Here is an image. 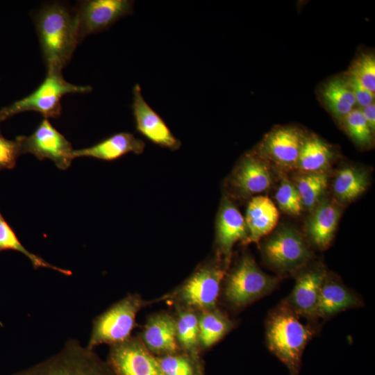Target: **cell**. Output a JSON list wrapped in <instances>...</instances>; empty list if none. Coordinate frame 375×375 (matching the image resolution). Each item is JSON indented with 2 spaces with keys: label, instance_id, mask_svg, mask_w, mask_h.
I'll return each instance as SVG.
<instances>
[{
  "label": "cell",
  "instance_id": "cell-1",
  "mask_svg": "<svg viewBox=\"0 0 375 375\" xmlns=\"http://www.w3.org/2000/svg\"><path fill=\"white\" fill-rule=\"evenodd\" d=\"M34 22L47 71H62L79 43L75 10L60 2L48 3L36 12Z\"/></svg>",
  "mask_w": 375,
  "mask_h": 375
},
{
  "label": "cell",
  "instance_id": "cell-2",
  "mask_svg": "<svg viewBox=\"0 0 375 375\" xmlns=\"http://www.w3.org/2000/svg\"><path fill=\"white\" fill-rule=\"evenodd\" d=\"M300 319L281 303L266 321L267 346L290 375H299L304 349L317 331L315 323H304Z\"/></svg>",
  "mask_w": 375,
  "mask_h": 375
},
{
  "label": "cell",
  "instance_id": "cell-3",
  "mask_svg": "<svg viewBox=\"0 0 375 375\" xmlns=\"http://www.w3.org/2000/svg\"><path fill=\"white\" fill-rule=\"evenodd\" d=\"M90 85H76L68 83L62 71H47L42 83L29 95L0 110V122L22 112L36 111L44 118H58L61 115V99L71 93H88Z\"/></svg>",
  "mask_w": 375,
  "mask_h": 375
},
{
  "label": "cell",
  "instance_id": "cell-4",
  "mask_svg": "<svg viewBox=\"0 0 375 375\" xmlns=\"http://www.w3.org/2000/svg\"><path fill=\"white\" fill-rule=\"evenodd\" d=\"M280 281L265 273L251 256L244 255L226 276L224 296L234 308H243L273 292Z\"/></svg>",
  "mask_w": 375,
  "mask_h": 375
},
{
  "label": "cell",
  "instance_id": "cell-5",
  "mask_svg": "<svg viewBox=\"0 0 375 375\" xmlns=\"http://www.w3.org/2000/svg\"><path fill=\"white\" fill-rule=\"evenodd\" d=\"M14 375H115L107 362L75 340L56 355Z\"/></svg>",
  "mask_w": 375,
  "mask_h": 375
},
{
  "label": "cell",
  "instance_id": "cell-6",
  "mask_svg": "<svg viewBox=\"0 0 375 375\" xmlns=\"http://www.w3.org/2000/svg\"><path fill=\"white\" fill-rule=\"evenodd\" d=\"M144 304L138 294H129L97 316L87 348L93 350L101 344L112 346L130 338L137 313Z\"/></svg>",
  "mask_w": 375,
  "mask_h": 375
},
{
  "label": "cell",
  "instance_id": "cell-7",
  "mask_svg": "<svg viewBox=\"0 0 375 375\" xmlns=\"http://www.w3.org/2000/svg\"><path fill=\"white\" fill-rule=\"evenodd\" d=\"M261 251L265 262L279 274L297 273L312 258L303 238L289 227H281L265 240Z\"/></svg>",
  "mask_w": 375,
  "mask_h": 375
},
{
  "label": "cell",
  "instance_id": "cell-8",
  "mask_svg": "<svg viewBox=\"0 0 375 375\" xmlns=\"http://www.w3.org/2000/svg\"><path fill=\"white\" fill-rule=\"evenodd\" d=\"M226 267L215 263L199 267L172 294L184 307L200 312L216 308Z\"/></svg>",
  "mask_w": 375,
  "mask_h": 375
},
{
  "label": "cell",
  "instance_id": "cell-9",
  "mask_svg": "<svg viewBox=\"0 0 375 375\" xmlns=\"http://www.w3.org/2000/svg\"><path fill=\"white\" fill-rule=\"evenodd\" d=\"M21 153L34 155L38 160L49 159L61 170L69 167L75 158L71 143L44 118L28 136H17Z\"/></svg>",
  "mask_w": 375,
  "mask_h": 375
},
{
  "label": "cell",
  "instance_id": "cell-10",
  "mask_svg": "<svg viewBox=\"0 0 375 375\" xmlns=\"http://www.w3.org/2000/svg\"><path fill=\"white\" fill-rule=\"evenodd\" d=\"M134 1L86 0L78 3L79 43L87 36L108 30L120 19L133 13Z\"/></svg>",
  "mask_w": 375,
  "mask_h": 375
},
{
  "label": "cell",
  "instance_id": "cell-11",
  "mask_svg": "<svg viewBox=\"0 0 375 375\" xmlns=\"http://www.w3.org/2000/svg\"><path fill=\"white\" fill-rule=\"evenodd\" d=\"M107 363L115 375H164L156 357L137 338L112 345Z\"/></svg>",
  "mask_w": 375,
  "mask_h": 375
},
{
  "label": "cell",
  "instance_id": "cell-12",
  "mask_svg": "<svg viewBox=\"0 0 375 375\" xmlns=\"http://www.w3.org/2000/svg\"><path fill=\"white\" fill-rule=\"evenodd\" d=\"M306 267L297 273L292 292L281 303L300 318L316 323L319 293L327 271L322 266Z\"/></svg>",
  "mask_w": 375,
  "mask_h": 375
},
{
  "label": "cell",
  "instance_id": "cell-13",
  "mask_svg": "<svg viewBox=\"0 0 375 375\" xmlns=\"http://www.w3.org/2000/svg\"><path fill=\"white\" fill-rule=\"evenodd\" d=\"M131 104L138 132L151 142L170 150H176L181 142L175 138L162 118L146 101L140 85L133 88Z\"/></svg>",
  "mask_w": 375,
  "mask_h": 375
},
{
  "label": "cell",
  "instance_id": "cell-14",
  "mask_svg": "<svg viewBox=\"0 0 375 375\" xmlns=\"http://www.w3.org/2000/svg\"><path fill=\"white\" fill-rule=\"evenodd\" d=\"M248 232L244 218L236 206L228 199L222 201L216 224V242L218 251L227 268L235 243H247Z\"/></svg>",
  "mask_w": 375,
  "mask_h": 375
},
{
  "label": "cell",
  "instance_id": "cell-15",
  "mask_svg": "<svg viewBox=\"0 0 375 375\" xmlns=\"http://www.w3.org/2000/svg\"><path fill=\"white\" fill-rule=\"evenodd\" d=\"M272 181V174L267 163L253 154L243 156L231 178L233 190L243 197L267 190Z\"/></svg>",
  "mask_w": 375,
  "mask_h": 375
},
{
  "label": "cell",
  "instance_id": "cell-16",
  "mask_svg": "<svg viewBox=\"0 0 375 375\" xmlns=\"http://www.w3.org/2000/svg\"><path fill=\"white\" fill-rule=\"evenodd\" d=\"M361 297L347 287L338 278L326 272L317 305V319H328L349 309L362 307Z\"/></svg>",
  "mask_w": 375,
  "mask_h": 375
},
{
  "label": "cell",
  "instance_id": "cell-17",
  "mask_svg": "<svg viewBox=\"0 0 375 375\" xmlns=\"http://www.w3.org/2000/svg\"><path fill=\"white\" fill-rule=\"evenodd\" d=\"M142 342L155 356L178 353L176 319L166 312L150 316L142 333Z\"/></svg>",
  "mask_w": 375,
  "mask_h": 375
},
{
  "label": "cell",
  "instance_id": "cell-18",
  "mask_svg": "<svg viewBox=\"0 0 375 375\" xmlns=\"http://www.w3.org/2000/svg\"><path fill=\"white\" fill-rule=\"evenodd\" d=\"M303 141V138L296 129L280 128L265 138L262 153L276 164L292 167L297 165Z\"/></svg>",
  "mask_w": 375,
  "mask_h": 375
},
{
  "label": "cell",
  "instance_id": "cell-19",
  "mask_svg": "<svg viewBox=\"0 0 375 375\" xmlns=\"http://www.w3.org/2000/svg\"><path fill=\"white\" fill-rule=\"evenodd\" d=\"M340 217V209L333 201L320 202L306 224V234L311 244L319 250L331 244Z\"/></svg>",
  "mask_w": 375,
  "mask_h": 375
},
{
  "label": "cell",
  "instance_id": "cell-20",
  "mask_svg": "<svg viewBox=\"0 0 375 375\" xmlns=\"http://www.w3.org/2000/svg\"><path fill=\"white\" fill-rule=\"evenodd\" d=\"M145 143L141 139L126 132L118 133L99 142L92 147L74 151V158L92 157L102 160L111 161L122 156L144 151Z\"/></svg>",
  "mask_w": 375,
  "mask_h": 375
},
{
  "label": "cell",
  "instance_id": "cell-21",
  "mask_svg": "<svg viewBox=\"0 0 375 375\" xmlns=\"http://www.w3.org/2000/svg\"><path fill=\"white\" fill-rule=\"evenodd\" d=\"M279 212L267 196H256L249 201L244 218L248 232L247 243L258 242L276 226Z\"/></svg>",
  "mask_w": 375,
  "mask_h": 375
},
{
  "label": "cell",
  "instance_id": "cell-22",
  "mask_svg": "<svg viewBox=\"0 0 375 375\" xmlns=\"http://www.w3.org/2000/svg\"><path fill=\"white\" fill-rule=\"evenodd\" d=\"M235 326L233 321L217 308L199 315V346L207 349L223 338Z\"/></svg>",
  "mask_w": 375,
  "mask_h": 375
},
{
  "label": "cell",
  "instance_id": "cell-23",
  "mask_svg": "<svg viewBox=\"0 0 375 375\" xmlns=\"http://www.w3.org/2000/svg\"><path fill=\"white\" fill-rule=\"evenodd\" d=\"M333 157L331 148L317 137L303 139L297 167L303 173L324 172Z\"/></svg>",
  "mask_w": 375,
  "mask_h": 375
},
{
  "label": "cell",
  "instance_id": "cell-24",
  "mask_svg": "<svg viewBox=\"0 0 375 375\" xmlns=\"http://www.w3.org/2000/svg\"><path fill=\"white\" fill-rule=\"evenodd\" d=\"M369 185L367 173L353 167L338 172L333 184V193L340 202H351L362 194Z\"/></svg>",
  "mask_w": 375,
  "mask_h": 375
},
{
  "label": "cell",
  "instance_id": "cell-25",
  "mask_svg": "<svg viewBox=\"0 0 375 375\" xmlns=\"http://www.w3.org/2000/svg\"><path fill=\"white\" fill-rule=\"evenodd\" d=\"M322 95L329 110L338 118H344L356 103L351 88L342 78L328 82L323 88Z\"/></svg>",
  "mask_w": 375,
  "mask_h": 375
},
{
  "label": "cell",
  "instance_id": "cell-26",
  "mask_svg": "<svg viewBox=\"0 0 375 375\" xmlns=\"http://www.w3.org/2000/svg\"><path fill=\"white\" fill-rule=\"evenodd\" d=\"M176 338L180 347L186 353L198 358L199 340V314L195 310L182 308L178 310L176 319Z\"/></svg>",
  "mask_w": 375,
  "mask_h": 375
},
{
  "label": "cell",
  "instance_id": "cell-27",
  "mask_svg": "<svg viewBox=\"0 0 375 375\" xmlns=\"http://www.w3.org/2000/svg\"><path fill=\"white\" fill-rule=\"evenodd\" d=\"M328 184L325 172L303 173L295 181V188L303 208L314 210L321 202Z\"/></svg>",
  "mask_w": 375,
  "mask_h": 375
},
{
  "label": "cell",
  "instance_id": "cell-28",
  "mask_svg": "<svg viewBox=\"0 0 375 375\" xmlns=\"http://www.w3.org/2000/svg\"><path fill=\"white\" fill-rule=\"evenodd\" d=\"M5 250H14L23 253L30 260L35 269L49 268L67 276L72 274L71 271L52 265L40 256L28 251L0 212V251Z\"/></svg>",
  "mask_w": 375,
  "mask_h": 375
},
{
  "label": "cell",
  "instance_id": "cell-29",
  "mask_svg": "<svg viewBox=\"0 0 375 375\" xmlns=\"http://www.w3.org/2000/svg\"><path fill=\"white\" fill-rule=\"evenodd\" d=\"M156 357L164 375H202L198 358L188 353Z\"/></svg>",
  "mask_w": 375,
  "mask_h": 375
},
{
  "label": "cell",
  "instance_id": "cell-30",
  "mask_svg": "<svg viewBox=\"0 0 375 375\" xmlns=\"http://www.w3.org/2000/svg\"><path fill=\"white\" fill-rule=\"evenodd\" d=\"M275 198L279 208L288 215L299 216L304 209L294 184L285 177L281 180Z\"/></svg>",
  "mask_w": 375,
  "mask_h": 375
},
{
  "label": "cell",
  "instance_id": "cell-31",
  "mask_svg": "<svg viewBox=\"0 0 375 375\" xmlns=\"http://www.w3.org/2000/svg\"><path fill=\"white\" fill-rule=\"evenodd\" d=\"M343 119L347 131L354 141L361 145H367L371 143L372 131L362 110L353 109Z\"/></svg>",
  "mask_w": 375,
  "mask_h": 375
},
{
  "label": "cell",
  "instance_id": "cell-32",
  "mask_svg": "<svg viewBox=\"0 0 375 375\" xmlns=\"http://www.w3.org/2000/svg\"><path fill=\"white\" fill-rule=\"evenodd\" d=\"M356 77L367 89L375 92V58L372 54H362L349 69V74Z\"/></svg>",
  "mask_w": 375,
  "mask_h": 375
},
{
  "label": "cell",
  "instance_id": "cell-33",
  "mask_svg": "<svg viewBox=\"0 0 375 375\" xmlns=\"http://www.w3.org/2000/svg\"><path fill=\"white\" fill-rule=\"evenodd\" d=\"M21 154L18 141L8 140L0 133V171L14 168Z\"/></svg>",
  "mask_w": 375,
  "mask_h": 375
},
{
  "label": "cell",
  "instance_id": "cell-34",
  "mask_svg": "<svg viewBox=\"0 0 375 375\" xmlns=\"http://www.w3.org/2000/svg\"><path fill=\"white\" fill-rule=\"evenodd\" d=\"M346 81L360 106L365 108L374 102V93L367 89L356 77L349 75Z\"/></svg>",
  "mask_w": 375,
  "mask_h": 375
},
{
  "label": "cell",
  "instance_id": "cell-35",
  "mask_svg": "<svg viewBox=\"0 0 375 375\" xmlns=\"http://www.w3.org/2000/svg\"><path fill=\"white\" fill-rule=\"evenodd\" d=\"M364 117L365 118L372 131L375 130V104L374 102L367 106L362 110Z\"/></svg>",
  "mask_w": 375,
  "mask_h": 375
}]
</instances>
